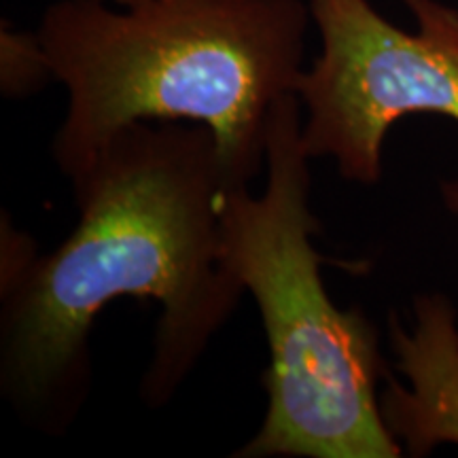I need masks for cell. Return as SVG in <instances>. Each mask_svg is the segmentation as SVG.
<instances>
[{"mask_svg":"<svg viewBox=\"0 0 458 458\" xmlns=\"http://www.w3.org/2000/svg\"><path fill=\"white\" fill-rule=\"evenodd\" d=\"M71 182L79 221L51 253L3 227L0 388L45 435H64L88 399L89 334L106 303H159L140 397L162 408L244 293L221 225L223 193L238 185L206 125H125Z\"/></svg>","mask_w":458,"mask_h":458,"instance_id":"1","label":"cell"},{"mask_svg":"<svg viewBox=\"0 0 458 458\" xmlns=\"http://www.w3.org/2000/svg\"><path fill=\"white\" fill-rule=\"evenodd\" d=\"M310 7L303 0H60L37 38L68 113L54 159L68 181L125 125L189 122L215 134L232 181L266 164L274 108L297 94Z\"/></svg>","mask_w":458,"mask_h":458,"instance_id":"2","label":"cell"},{"mask_svg":"<svg viewBox=\"0 0 458 458\" xmlns=\"http://www.w3.org/2000/svg\"><path fill=\"white\" fill-rule=\"evenodd\" d=\"M297 94L274 108L266 134V191L233 187L221 198L229 270L253 295L270 348L263 374L266 420L238 458H397L376 385L382 374L376 327L340 310L320 278L312 236L310 156Z\"/></svg>","mask_w":458,"mask_h":458,"instance_id":"3","label":"cell"},{"mask_svg":"<svg viewBox=\"0 0 458 458\" xmlns=\"http://www.w3.org/2000/svg\"><path fill=\"white\" fill-rule=\"evenodd\" d=\"M418 30L393 26L369 0H308L323 51L303 71L308 156L334 157L342 179L374 185L388 130L405 114L458 122V11L405 0Z\"/></svg>","mask_w":458,"mask_h":458,"instance_id":"4","label":"cell"},{"mask_svg":"<svg viewBox=\"0 0 458 458\" xmlns=\"http://www.w3.org/2000/svg\"><path fill=\"white\" fill-rule=\"evenodd\" d=\"M408 337L393 329L399 368L414 382V393L391 386L380 401L391 433L422 456L444 439L458 442V334L448 303L439 297L418 301V327Z\"/></svg>","mask_w":458,"mask_h":458,"instance_id":"5","label":"cell"},{"mask_svg":"<svg viewBox=\"0 0 458 458\" xmlns=\"http://www.w3.org/2000/svg\"><path fill=\"white\" fill-rule=\"evenodd\" d=\"M442 196L450 213L458 216V176L452 181L442 182Z\"/></svg>","mask_w":458,"mask_h":458,"instance_id":"6","label":"cell"},{"mask_svg":"<svg viewBox=\"0 0 458 458\" xmlns=\"http://www.w3.org/2000/svg\"><path fill=\"white\" fill-rule=\"evenodd\" d=\"M105 3H106V0H105ZM111 3L119 4V7H130V4H136V3H140V0H111Z\"/></svg>","mask_w":458,"mask_h":458,"instance_id":"7","label":"cell"}]
</instances>
